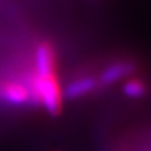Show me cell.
Instances as JSON below:
<instances>
[{
  "label": "cell",
  "instance_id": "cell-1",
  "mask_svg": "<svg viewBox=\"0 0 151 151\" xmlns=\"http://www.w3.org/2000/svg\"><path fill=\"white\" fill-rule=\"evenodd\" d=\"M134 70H135V64L133 61H117V63H113L109 66H106L99 74V78L97 81H98V85L102 86L113 85L114 82H118L122 78H126L130 74H133Z\"/></svg>",
  "mask_w": 151,
  "mask_h": 151
},
{
  "label": "cell",
  "instance_id": "cell-2",
  "mask_svg": "<svg viewBox=\"0 0 151 151\" xmlns=\"http://www.w3.org/2000/svg\"><path fill=\"white\" fill-rule=\"evenodd\" d=\"M0 98L4 99L7 104L13 106H20L31 102V94L25 83L11 81L0 86Z\"/></svg>",
  "mask_w": 151,
  "mask_h": 151
},
{
  "label": "cell",
  "instance_id": "cell-3",
  "mask_svg": "<svg viewBox=\"0 0 151 151\" xmlns=\"http://www.w3.org/2000/svg\"><path fill=\"white\" fill-rule=\"evenodd\" d=\"M36 74L45 76L56 73V55L52 44L44 41L36 49Z\"/></svg>",
  "mask_w": 151,
  "mask_h": 151
},
{
  "label": "cell",
  "instance_id": "cell-4",
  "mask_svg": "<svg viewBox=\"0 0 151 151\" xmlns=\"http://www.w3.org/2000/svg\"><path fill=\"white\" fill-rule=\"evenodd\" d=\"M97 86H98V81L94 77H80L66 85L64 94L68 99H77L90 94L91 91L96 90Z\"/></svg>",
  "mask_w": 151,
  "mask_h": 151
},
{
  "label": "cell",
  "instance_id": "cell-5",
  "mask_svg": "<svg viewBox=\"0 0 151 151\" xmlns=\"http://www.w3.org/2000/svg\"><path fill=\"white\" fill-rule=\"evenodd\" d=\"M146 83L139 78H131L123 83L122 91L129 98H141L146 94Z\"/></svg>",
  "mask_w": 151,
  "mask_h": 151
}]
</instances>
